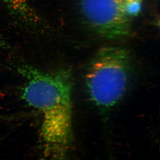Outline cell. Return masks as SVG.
<instances>
[{
  "instance_id": "obj_1",
  "label": "cell",
  "mask_w": 160,
  "mask_h": 160,
  "mask_svg": "<svg viewBox=\"0 0 160 160\" xmlns=\"http://www.w3.org/2000/svg\"><path fill=\"white\" fill-rule=\"evenodd\" d=\"M19 71L26 80L22 98L43 114L40 137L44 157L64 159L73 140L71 71L61 69L49 73L29 66Z\"/></svg>"
},
{
  "instance_id": "obj_2",
  "label": "cell",
  "mask_w": 160,
  "mask_h": 160,
  "mask_svg": "<svg viewBox=\"0 0 160 160\" xmlns=\"http://www.w3.org/2000/svg\"><path fill=\"white\" fill-rule=\"evenodd\" d=\"M132 62L130 52L124 47L105 46L98 50L85 77L86 91L95 106L107 110L119 102L129 86Z\"/></svg>"
},
{
  "instance_id": "obj_3",
  "label": "cell",
  "mask_w": 160,
  "mask_h": 160,
  "mask_svg": "<svg viewBox=\"0 0 160 160\" xmlns=\"http://www.w3.org/2000/svg\"><path fill=\"white\" fill-rule=\"evenodd\" d=\"M80 9L92 31L107 39H119L131 32L129 18L122 0H80Z\"/></svg>"
},
{
  "instance_id": "obj_4",
  "label": "cell",
  "mask_w": 160,
  "mask_h": 160,
  "mask_svg": "<svg viewBox=\"0 0 160 160\" xmlns=\"http://www.w3.org/2000/svg\"><path fill=\"white\" fill-rule=\"evenodd\" d=\"M123 9L129 18L139 14L142 7V0H122Z\"/></svg>"
}]
</instances>
